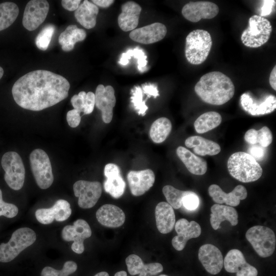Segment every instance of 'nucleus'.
Here are the masks:
<instances>
[{
  "label": "nucleus",
  "mask_w": 276,
  "mask_h": 276,
  "mask_svg": "<svg viewBox=\"0 0 276 276\" xmlns=\"http://www.w3.org/2000/svg\"><path fill=\"white\" fill-rule=\"evenodd\" d=\"M70 84L63 76L46 70H36L20 77L13 84L15 102L22 108L40 111L66 98Z\"/></svg>",
  "instance_id": "1"
},
{
  "label": "nucleus",
  "mask_w": 276,
  "mask_h": 276,
  "mask_svg": "<svg viewBox=\"0 0 276 276\" xmlns=\"http://www.w3.org/2000/svg\"><path fill=\"white\" fill-rule=\"evenodd\" d=\"M194 89L203 102L214 105L226 103L235 94V86L231 79L218 71L203 75L196 84Z\"/></svg>",
  "instance_id": "2"
},
{
  "label": "nucleus",
  "mask_w": 276,
  "mask_h": 276,
  "mask_svg": "<svg viewBox=\"0 0 276 276\" xmlns=\"http://www.w3.org/2000/svg\"><path fill=\"white\" fill-rule=\"evenodd\" d=\"M228 171L232 176L242 182L256 181L262 176V168L250 154L244 152L233 153L227 161Z\"/></svg>",
  "instance_id": "3"
},
{
  "label": "nucleus",
  "mask_w": 276,
  "mask_h": 276,
  "mask_svg": "<svg viewBox=\"0 0 276 276\" xmlns=\"http://www.w3.org/2000/svg\"><path fill=\"white\" fill-rule=\"evenodd\" d=\"M212 46L210 34L206 30L191 31L186 39L185 56L191 64L198 65L207 58Z\"/></svg>",
  "instance_id": "4"
},
{
  "label": "nucleus",
  "mask_w": 276,
  "mask_h": 276,
  "mask_svg": "<svg viewBox=\"0 0 276 276\" xmlns=\"http://www.w3.org/2000/svg\"><path fill=\"white\" fill-rule=\"evenodd\" d=\"M36 239V233L31 228L21 227L16 229L7 243L0 244V262L11 261L22 251L33 244Z\"/></svg>",
  "instance_id": "5"
},
{
  "label": "nucleus",
  "mask_w": 276,
  "mask_h": 276,
  "mask_svg": "<svg viewBox=\"0 0 276 276\" xmlns=\"http://www.w3.org/2000/svg\"><path fill=\"white\" fill-rule=\"evenodd\" d=\"M272 32L270 21L264 17L254 15L248 20V26L242 33L241 40L246 47L257 48L266 43Z\"/></svg>",
  "instance_id": "6"
},
{
  "label": "nucleus",
  "mask_w": 276,
  "mask_h": 276,
  "mask_svg": "<svg viewBox=\"0 0 276 276\" xmlns=\"http://www.w3.org/2000/svg\"><path fill=\"white\" fill-rule=\"evenodd\" d=\"M245 237L261 257H268L273 253L276 239L273 231L270 228L261 225L254 226L247 230Z\"/></svg>",
  "instance_id": "7"
},
{
  "label": "nucleus",
  "mask_w": 276,
  "mask_h": 276,
  "mask_svg": "<svg viewBox=\"0 0 276 276\" xmlns=\"http://www.w3.org/2000/svg\"><path fill=\"white\" fill-rule=\"evenodd\" d=\"M1 164L8 186L14 190L21 189L25 181V169L20 155L14 151L6 152L2 158Z\"/></svg>",
  "instance_id": "8"
},
{
  "label": "nucleus",
  "mask_w": 276,
  "mask_h": 276,
  "mask_svg": "<svg viewBox=\"0 0 276 276\" xmlns=\"http://www.w3.org/2000/svg\"><path fill=\"white\" fill-rule=\"evenodd\" d=\"M30 163L38 186L41 189L49 188L53 182L54 176L47 153L41 149L34 150L30 155Z\"/></svg>",
  "instance_id": "9"
},
{
  "label": "nucleus",
  "mask_w": 276,
  "mask_h": 276,
  "mask_svg": "<svg viewBox=\"0 0 276 276\" xmlns=\"http://www.w3.org/2000/svg\"><path fill=\"white\" fill-rule=\"evenodd\" d=\"M91 235L90 226L85 220L81 219L76 220L72 225L64 226L61 232V236L64 240L73 241L71 248L74 252L78 254L84 251V241Z\"/></svg>",
  "instance_id": "10"
},
{
  "label": "nucleus",
  "mask_w": 276,
  "mask_h": 276,
  "mask_svg": "<svg viewBox=\"0 0 276 276\" xmlns=\"http://www.w3.org/2000/svg\"><path fill=\"white\" fill-rule=\"evenodd\" d=\"M75 196L78 197V205L82 209L93 207L102 194L101 184L99 181L80 180L73 185Z\"/></svg>",
  "instance_id": "11"
},
{
  "label": "nucleus",
  "mask_w": 276,
  "mask_h": 276,
  "mask_svg": "<svg viewBox=\"0 0 276 276\" xmlns=\"http://www.w3.org/2000/svg\"><path fill=\"white\" fill-rule=\"evenodd\" d=\"M50 6L45 0L29 1L25 9L22 25L28 31L36 30L45 19Z\"/></svg>",
  "instance_id": "12"
},
{
  "label": "nucleus",
  "mask_w": 276,
  "mask_h": 276,
  "mask_svg": "<svg viewBox=\"0 0 276 276\" xmlns=\"http://www.w3.org/2000/svg\"><path fill=\"white\" fill-rule=\"evenodd\" d=\"M240 103L243 109L252 116L270 113L276 108V98L272 95L257 99L250 93H245L240 97Z\"/></svg>",
  "instance_id": "13"
},
{
  "label": "nucleus",
  "mask_w": 276,
  "mask_h": 276,
  "mask_svg": "<svg viewBox=\"0 0 276 276\" xmlns=\"http://www.w3.org/2000/svg\"><path fill=\"white\" fill-rule=\"evenodd\" d=\"M219 9L215 3L199 1L189 2L182 8L181 13L188 20L197 22L203 19H212L218 14Z\"/></svg>",
  "instance_id": "14"
},
{
  "label": "nucleus",
  "mask_w": 276,
  "mask_h": 276,
  "mask_svg": "<svg viewBox=\"0 0 276 276\" xmlns=\"http://www.w3.org/2000/svg\"><path fill=\"white\" fill-rule=\"evenodd\" d=\"M72 214L70 203L64 199H59L50 208L37 210L35 217L37 221L43 224H49L54 220L61 222L67 219Z\"/></svg>",
  "instance_id": "15"
},
{
  "label": "nucleus",
  "mask_w": 276,
  "mask_h": 276,
  "mask_svg": "<svg viewBox=\"0 0 276 276\" xmlns=\"http://www.w3.org/2000/svg\"><path fill=\"white\" fill-rule=\"evenodd\" d=\"M177 235L172 240V245L177 250L184 249L187 241L192 238L198 237L201 232L199 224L195 221H188L185 218L179 219L175 224Z\"/></svg>",
  "instance_id": "16"
},
{
  "label": "nucleus",
  "mask_w": 276,
  "mask_h": 276,
  "mask_svg": "<svg viewBox=\"0 0 276 276\" xmlns=\"http://www.w3.org/2000/svg\"><path fill=\"white\" fill-rule=\"evenodd\" d=\"M95 105L102 112L103 121L109 123L113 117V108L116 103L114 90L111 85L99 84L96 88Z\"/></svg>",
  "instance_id": "17"
},
{
  "label": "nucleus",
  "mask_w": 276,
  "mask_h": 276,
  "mask_svg": "<svg viewBox=\"0 0 276 276\" xmlns=\"http://www.w3.org/2000/svg\"><path fill=\"white\" fill-rule=\"evenodd\" d=\"M165 25L154 22L131 31L130 38L133 41L142 44H151L163 39L167 34Z\"/></svg>",
  "instance_id": "18"
},
{
  "label": "nucleus",
  "mask_w": 276,
  "mask_h": 276,
  "mask_svg": "<svg viewBox=\"0 0 276 276\" xmlns=\"http://www.w3.org/2000/svg\"><path fill=\"white\" fill-rule=\"evenodd\" d=\"M131 194L135 196L143 195L153 185L155 175L151 169L130 171L127 175Z\"/></svg>",
  "instance_id": "19"
},
{
  "label": "nucleus",
  "mask_w": 276,
  "mask_h": 276,
  "mask_svg": "<svg viewBox=\"0 0 276 276\" xmlns=\"http://www.w3.org/2000/svg\"><path fill=\"white\" fill-rule=\"evenodd\" d=\"M198 258L205 269L210 274L220 272L223 265V259L220 250L215 245L205 244L198 251Z\"/></svg>",
  "instance_id": "20"
},
{
  "label": "nucleus",
  "mask_w": 276,
  "mask_h": 276,
  "mask_svg": "<svg viewBox=\"0 0 276 276\" xmlns=\"http://www.w3.org/2000/svg\"><path fill=\"white\" fill-rule=\"evenodd\" d=\"M208 192L217 204L225 203L230 206H238L240 201L245 199L247 195L246 188L242 185L236 186L232 192L226 193L219 186L213 184L209 187Z\"/></svg>",
  "instance_id": "21"
},
{
  "label": "nucleus",
  "mask_w": 276,
  "mask_h": 276,
  "mask_svg": "<svg viewBox=\"0 0 276 276\" xmlns=\"http://www.w3.org/2000/svg\"><path fill=\"white\" fill-rule=\"evenodd\" d=\"M106 180L104 182L105 191L114 198L121 197L124 193L126 183L120 174L118 166L109 163L105 165L104 170Z\"/></svg>",
  "instance_id": "22"
},
{
  "label": "nucleus",
  "mask_w": 276,
  "mask_h": 276,
  "mask_svg": "<svg viewBox=\"0 0 276 276\" xmlns=\"http://www.w3.org/2000/svg\"><path fill=\"white\" fill-rule=\"evenodd\" d=\"M96 218L103 226L118 227L124 224L125 215L119 207L111 204H105L97 210Z\"/></svg>",
  "instance_id": "23"
},
{
  "label": "nucleus",
  "mask_w": 276,
  "mask_h": 276,
  "mask_svg": "<svg viewBox=\"0 0 276 276\" xmlns=\"http://www.w3.org/2000/svg\"><path fill=\"white\" fill-rule=\"evenodd\" d=\"M121 10L118 18L119 26L125 32L134 30L139 24L141 6L134 2L129 1L122 5Z\"/></svg>",
  "instance_id": "24"
},
{
  "label": "nucleus",
  "mask_w": 276,
  "mask_h": 276,
  "mask_svg": "<svg viewBox=\"0 0 276 276\" xmlns=\"http://www.w3.org/2000/svg\"><path fill=\"white\" fill-rule=\"evenodd\" d=\"M155 217L156 227L162 234H168L175 224V215L173 208L167 202H160L156 206Z\"/></svg>",
  "instance_id": "25"
},
{
  "label": "nucleus",
  "mask_w": 276,
  "mask_h": 276,
  "mask_svg": "<svg viewBox=\"0 0 276 276\" xmlns=\"http://www.w3.org/2000/svg\"><path fill=\"white\" fill-rule=\"evenodd\" d=\"M210 222L212 228L217 230L221 223L227 220L232 226L238 223V215L236 210L232 206L215 204L211 208Z\"/></svg>",
  "instance_id": "26"
},
{
  "label": "nucleus",
  "mask_w": 276,
  "mask_h": 276,
  "mask_svg": "<svg viewBox=\"0 0 276 276\" xmlns=\"http://www.w3.org/2000/svg\"><path fill=\"white\" fill-rule=\"evenodd\" d=\"M176 154L191 173L201 175L206 173L208 165L203 158L196 156L182 146H179L177 148Z\"/></svg>",
  "instance_id": "27"
},
{
  "label": "nucleus",
  "mask_w": 276,
  "mask_h": 276,
  "mask_svg": "<svg viewBox=\"0 0 276 276\" xmlns=\"http://www.w3.org/2000/svg\"><path fill=\"white\" fill-rule=\"evenodd\" d=\"M185 144L188 148H193L194 152L201 156L215 155L221 151L220 146L217 143L200 136L189 137Z\"/></svg>",
  "instance_id": "28"
},
{
  "label": "nucleus",
  "mask_w": 276,
  "mask_h": 276,
  "mask_svg": "<svg viewBox=\"0 0 276 276\" xmlns=\"http://www.w3.org/2000/svg\"><path fill=\"white\" fill-rule=\"evenodd\" d=\"M98 13V6L85 0L75 11L74 15L77 21L81 26L87 29H90L96 26Z\"/></svg>",
  "instance_id": "29"
},
{
  "label": "nucleus",
  "mask_w": 276,
  "mask_h": 276,
  "mask_svg": "<svg viewBox=\"0 0 276 276\" xmlns=\"http://www.w3.org/2000/svg\"><path fill=\"white\" fill-rule=\"evenodd\" d=\"M86 37L84 30L78 28L76 25H70L59 35L58 41L62 50L71 51L77 42L84 40Z\"/></svg>",
  "instance_id": "30"
},
{
  "label": "nucleus",
  "mask_w": 276,
  "mask_h": 276,
  "mask_svg": "<svg viewBox=\"0 0 276 276\" xmlns=\"http://www.w3.org/2000/svg\"><path fill=\"white\" fill-rule=\"evenodd\" d=\"M221 115L215 111H209L200 115L194 122L198 133H204L218 127L221 123Z\"/></svg>",
  "instance_id": "31"
},
{
  "label": "nucleus",
  "mask_w": 276,
  "mask_h": 276,
  "mask_svg": "<svg viewBox=\"0 0 276 276\" xmlns=\"http://www.w3.org/2000/svg\"><path fill=\"white\" fill-rule=\"evenodd\" d=\"M172 130L171 121L167 118L161 117L156 120L150 129V136L154 143L163 142Z\"/></svg>",
  "instance_id": "32"
},
{
  "label": "nucleus",
  "mask_w": 276,
  "mask_h": 276,
  "mask_svg": "<svg viewBox=\"0 0 276 276\" xmlns=\"http://www.w3.org/2000/svg\"><path fill=\"white\" fill-rule=\"evenodd\" d=\"M19 14L17 5L13 2L0 4V31L9 27L16 20Z\"/></svg>",
  "instance_id": "33"
},
{
  "label": "nucleus",
  "mask_w": 276,
  "mask_h": 276,
  "mask_svg": "<svg viewBox=\"0 0 276 276\" xmlns=\"http://www.w3.org/2000/svg\"><path fill=\"white\" fill-rule=\"evenodd\" d=\"M246 263L243 253L237 249L230 250L223 261L225 270L230 273H236Z\"/></svg>",
  "instance_id": "34"
},
{
  "label": "nucleus",
  "mask_w": 276,
  "mask_h": 276,
  "mask_svg": "<svg viewBox=\"0 0 276 276\" xmlns=\"http://www.w3.org/2000/svg\"><path fill=\"white\" fill-rule=\"evenodd\" d=\"M163 193L168 203L175 209L182 206V199L186 191L178 190L172 186L167 185L163 187Z\"/></svg>",
  "instance_id": "35"
},
{
  "label": "nucleus",
  "mask_w": 276,
  "mask_h": 276,
  "mask_svg": "<svg viewBox=\"0 0 276 276\" xmlns=\"http://www.w3.org/2000/svg\"><path fill=\"white\" fill-rule=\"evenodd\" d=\"M77 264L72 261L65 262L61 270H57L50 266L43 268L41 272V276H68L76 271Z\"/></svg>",
  "instance_id": "36"
},
{
  "label": "nucleus",
  "mask_w": 276,
  "mask_h": 276,
  "mask_svg": "<svg viewBox=\"0 0 276 276\" xmlns=\"http://www.w3.org/2000/svg\"><path fill=\"white\" fill-rule=\"evenodd\" d=\"M55 27L52 24L46 25L37 35L35 39V44L40 50H46L55 32Z\"/></svg>",
  "instance_id": "37"
},
{
  "label": "nucleus",
  "mask_w": 276,
  "mask_h": 276,
  "mask_svg": "<svg viewBox=\"0 0 276 276\" xmlns=\"http://www.w3.org/2000/svg\"><path fill=\"white\" fill-rule=\"evenodd\" d=\"M131 102L139 115H145L148 107L145 104V101L143 100V91L140 86L136 87L133 90L131 97Z\"/></svg>",
  "instance_id": "38"
},
{
  "label": "nucleus",
  "mask_w": 276,
  "mask_h": 276,
  "mask_svg": "<svg viewBox=\"0 0 276 276\" xmlns=\"http://www.w3.org/2000/svg\"><path fill=\"white\" fill-rule=\"evenodd\" d=\"M125 262L128 272L131 275L139 274L145 264L142 259L134 254L128 256L125 260Z\"/></svg>",
  "instance_id": "39"
},
{
  "label": "nucleus",
  "mask_w": 276,
  "mask_h": 276,
  "mask_svg": "<svg viewBox=\"0 0 276 276\" xmlns=\"http://www.w3.org/2000/svg\"><path fill=\"white\" fill-rule=\"evenodd\" d=\"M18 212V208L15 205L6 202L3 200L2 192L0 189V216H3L11 218L16 216Z\"/></svg>",
  "instance_id": "40"
},
{
  "label": "nucleus",
  "mask_w": 276,
  "mask_h": 276,
  "mask_svg": "<svg viewBox=\"0 0 276 276\" xmlns=\"http://www.w3.org/2000/svg\"><path fill=\"white\" fill-rule=\"evenodd\" d=\"M182 205L187 210L192 211L196 209L199 205L198 195L192 191H186L182 199Z\"/></svg>",
  "instance_id": "41"
},
{
  "label": "nucleus",
  "mask_w": 276,
  "mask_h": 276,
  "mask_svg": "<svg viewBox=\"0 0 276 276\" xmlns=\"http://www.w3.org/2000/svg\"><path fill=\"white\" fill-rule=\"evenodd\" d=\"M258 132V143L262 147H268L272 142V134L267 126H264Z\"/></svg>",
  "instance_id": "42"
},
{
  "label": "nucleus",
  "mask_w": 276,
  "mask_h": 276,
  "mask_svg": "<svg viewBox=\"0 0 276 276\" xmlns=\"http://www.w3.org/2000/svg\"><path fill=\"white\" fill-rule=\"evenodd\" d=\"M163 271V265L159 263H150L144 264L139 276H153Z\"/></svg>",
  "instance_id": "43"
},
{
  "label": "nucleus",
  "mask_w": 276,
  "mask_h": 276,
  "mask_svg": "<svg viewBox=\"0 0 276 276\" xmlns=\"http://www.w3.org/2000/svg\"><path fill=\"white\" fill-rule=\"evenodd\" d=\"M86 94V93L85 91H80L78 95H74L71 100L74 108L80 112H84Z\"/></svg>",
  "instance_id": "44"
},
{
  "label": "nucleus",
  "mask_w": 276,
  "mask_h": 276,
  "mask_svg": "<svg viewBox=\"0 0 276 276\" xmlns=\"http://www.w3.org/2000/svg\"><path fill=\"white\" fill-rule=\"evenodd\" d=\"M135 58L137 59L138 69L141 72H143L146 70V66L147 64V56L145 55L143 50L138 48H136L133 50V56Z\"/></svg>",
  "instance_id": "45"
},
{
  "label": "nucleus",
  "mask_w": 276,
  "mask_h": 276,
  "mask_svg": "<svg viewBox=\"0 0 276 276\" xmlns=\"http://www.w3.org/2000/svg\"><path fill=\"white\" fill-rule=\"evenodd\" d=\"M80 112L75 109L68 111L66 114V120L70 127H77L81 121Z\"/></svg>",
  "instance_id": "46"
},
{
  "label": "nucleus",
  "mask_w": 276,
  "mask_h": 276,
  "mask_svg": "<svg viewBox=\"0 0 276 276\" xmlns=\"http://www.w3.org/2000/svg\"><path fill=\"white\" fill-rule=\"evenodd\" d=\"M95 105V95L91 91L86 93L85 97L84 114H88L91 113Z\"/></svg>",
  "instance_id": "47"
},
{
  "label": "nucleus",
  "mask_w": 276,
  "mask_h": 276,
  "mask_svg": "<svg viewBox=\"0 0 276 276\" xmlns=\"http://www.w3.org/2000/svg\"><path fill=\"white\" fill-rule=\"evenodd\" d=\"M258 270L247 262L236 272V276H257Z\"/></svg>",
  "instance_id": "48"
},
{
  "label": "nucleus",
  "mask_w": 276,
  "mask_h": 276,
  "mask_svg": "<svg viewBox=\"0 0 276 276\" xmlns=\"http://www.w3.org/2000/svg\"><path fill=\"white\" fill-rule=\"evenodd\" d=\"M248 152V154L252 156L257 161L261 160L265 154L264 147L258 145L250 147Z\"/></svg>",
  "instance_id": "49"
},
{
  "label": "nucleus",
  "mask_w": 276,
  "mask_h": 276,
  "mask_svg": "<svg viewBox=\"0 0 276 276\" xmlns=\"http://www.w3.org/2000/svg\"><path fill=\"white\" fill-rule=\"evenodd\" d=\"M263 5L261 9L260 16L263 17L269 15L272 11V8L275 4V1H263Z\"/></svg>",
  "instance_id": "50"
},
{
  "label": "nucleus",
  "mask_w": 276,
  "mask_h": 276,
  "mask_svg": "<svg viewBox=\"0 0 276 276\" xmlns=\"http://www.w3.org/2000/svg\"><path fill=\"white\" fill-rule=\"evenodd\" d=\"M81 3L80 0H62V6L66 10L73 11L76 10Z\"/></svg>",
  "instance_id": "51"
},
{
  "label": "nucleus",
  "mask_w": 276,
  "mask_h": 276,
  "mask_svg": "<svg viewBox=\"0 0 276 276\" xmlns=\"http://www.w3.org/2000/svg\"><path fill=\"white\" fill-rule=\"evenodd\" d=\"M244 139L246 142L250 144L254 145L258 143L257 130L254 129L247 130L245 133Z\"/></svg>",
  "instance_id": "52"
},
{
  "label": "nucleus",
  "mask_w": 276,
  "mask_h": 276,
  "mask_svg": "<svg viewBox=\"0 0 276 276\" xmlns=\"http://www.w3.org/2000/svg\"><path fill=\"white\" fill-rule=\"evenodd\" d=\"M142 89L148 96H152L156 98L159 96L157 87L154 84H145L142 85Z\"/></svg>",
  "instance_id": "53"
},
{
  "label": "nucleus",
  "mask_w": 276,
  "mask_h": 276,
  "mask_svg": "<svg viewBox=\"0 0 276 276\" xmlns=\"http://www.w3.org/2000/svg\"><path fill=\"white\" fill-rule=\"evenodd\" d=\"M133 56V50H129L126 53L122 55L121 58L119 63L122 65H125L129 62V59Z\"/></svg>",
  "instance_id": "54"
},
{
  "label": "nucleus",
  "mask_w": 276,
  "mask_h": 276,
  "mask_svg": "<svg viewBox=\"0 0 276 276\" xmlns=\"http://www.w3.org/2000/svg\"><path fill=\"white\" fill-rule=\"evenodd\" d=\"M92 2L97 6L106 8L109 7L114 1L113 0H93Z\"/></svg>",
  "instance_id": "55"
},
{
  "label": "nucleus",
  "mask_w": 276,
  "mask_h": 276,
  "mask_svg": "<svg viewBox=\"0 0 276 276\" xmlns=\"http://www.w3.org/2000/svg\"><path fill=\"white\" fill-rule=\"evenodd\" d=\"M269 84L271 87L276 90V66L272 68L269 76Z\"/></svg>",
  "instance_id": "56"
},
{
  "label": "nucleus",
  "mask_w": 276,
  "mask_h": 276,
  "mask_svg": "<svg viewBox=\"0 0 276 276\" xmlns=\"http://www.w3.org/2000/svg\"><path fill=\"white\" fill-rule=\"evenodd\" d=\"M114 276H127V275L126 271L122 270L116 272Z\"/></svg>",
  "instance_id": "57"
},
{
  "label": "nucleus",
  "mask_w": 276,
  "mask_h": 276,
  "mask_svg": "<svg viewBox=\"0 0 276 276\" xmlns=\"http://www.w3.org/2000/svg\"><path fill=\"white\" fill-rule=\"evenodd\" d=\"M95 276H109L108 273L105 271L100 272L95 275Z\"/></svg>",
  "instance_id": "58"
},
{
  "label": "nucleus",
  "mask_w": 276,
  "mask_h": 276,
  "mask_svg": "<svg viewBox=\"0 0 276 276\" xmlns=\"http://www.w3.org/2000/svg\"><path fill=\"white\" fill-rule=\"evenodd\" d=\"M3 74H4V70L1 66H0V79L3 77Z\"/></svg>",
  "instance_id": "59"
},
{
  "label": "nucleus",
  "mask_w": 276,
  "mask_h": 276,
  "mask_svg": "<svg viewBox=\"0 0 276 276\" xmlns=\"http://www.w3.org/2000/svg\"><path fill=\"white\" fill-rule=\"evenodd\" d=\"M158 276H168V275H166V274H160V275H159Z\"/></svg>",
  "instance_id": "60"
}]
</instances>
